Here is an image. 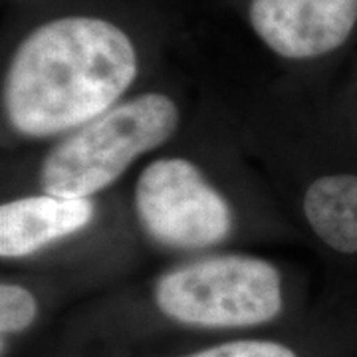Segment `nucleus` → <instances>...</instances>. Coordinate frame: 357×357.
Segmentation results:
<instances>
[{"mask_svg":"<svg viewBox=\"0 0 357 357\" xmlns=\"http://www.w3.org/2000/svg\"><path fill=\"white\" fill-rule=\"evenodd\" d=\"M135 213L145 232L171 248H206L232 229V211L201 169L181 157L157 159L141 171Z\"/></svg>","mask_w":357,"mask_h":357,"instance_id":"20e7f679","label":"nucleus"},{"mask_svg":"<svg viewBox=\"0 0 357 357\" xmlns=\"http://www.w3.org/2000/svg\"><path fill=\"white\" fill-rule=\"evenodd\" d=\"M248 24L268 50L286 60L337 52L357 28V0H248Z\"/></svg>","mask_w":357,"mask_h":357,"instance_id":"39448f33","label":"nucleus"},{"mask_svg":"<svg viewBox=\"0 0 357 357\" xmlns=\"http://www.w3.org/2000/svg\"><path fill=\"white\" fill-rule=\"evenodd\" d=\"M38 316V302L30 290L18 284L0 286V332L2 340L28 330Z\"/></svg>","mask_w":357,"mask_h":357,"instance_id":"6e6552de","label":"nucleus"},{"mask_svg":"<svg viewBox=\"0 0 357 357\" xmlns=\"http://www.w3.org/2000/svg\"><path fill=\"white\" fill-rule=\"evenodd\" d=\"M185 357H298L288 345L266 340H238L213 345Z\"/></svg>","mask_w":357,"mask_h":357,"instance_id":"1a4fd4ad","label":"nucleus"},{"mask_svg":"<svg viewBox=\"0 0 357 357\" xmlns=\"http://www.w3.org/2000/svg\"><path fill=\"white\" fill-rule=\"evenodd\" d=\"M96 206L91 199L54 195L22 197L0 206V256L22 258L88 227Z\"/></svg>","mask_w":357,"mask_h":357,"instance_id":"423d86ee","label":"nucleus"},{"mask_svg":"<svg viewBox=\"0 0 357 357\" xmlns=\"http://www.w3.org/2000/svg\"><path fill=\"white\" fill-rule=\"evenodd\" d=\"M155 302L185 326L255 328L282 312L280 272L255 256H213L163 274Z\"/></svg>","mask_w":357,"mask_h":357,"instance_id":"7ed1b4c3","label":"nucleus"},{"mask_svg":"<svg viewBox=\"0 0 357 357\" xmlns=\"http://www.w3.org/2000/svg\"><path fill=\"white\" fill-rule=\"evenodd\" d=\"M139 74L135 42L119 24L68 14L32 28L10 56L2 102L13 129L50 137L112 109Z\"/></svg>","mask_w":357,"mask_h":357,"instance_id":"f257e3e1","label":"nucleus"},{"mask_svg":"<svg viewBox=\"0 0 357 357\" xmlns=\"http://www.w3.org/2000/svg\"><path fill=\"white\" fill-rule=\"evenodd\" d=\"M307 225L330 248L357 255V175L316 178L304 195Z\"/></svg>","mask_w":357,"mask_h":357,"instance_id":"0eeeda50","label":"nucleus"},{"mask_svg":"<svg viewBox=\"0 0 357 357\" xmlns=\"http://www.w3.org/2000/svg\"><path fill=\"white\" fill-rule=\"evenodd\" d=\"M177 128V103L165 93H141L56 143L42 161L40 185L46 195L89 199L121 177L141 155L167 143Z\"/></svg>","mask_w":357,"mask_h":357,"instance_id":"f03ea898","label":"nucleus"}]
</instances>
